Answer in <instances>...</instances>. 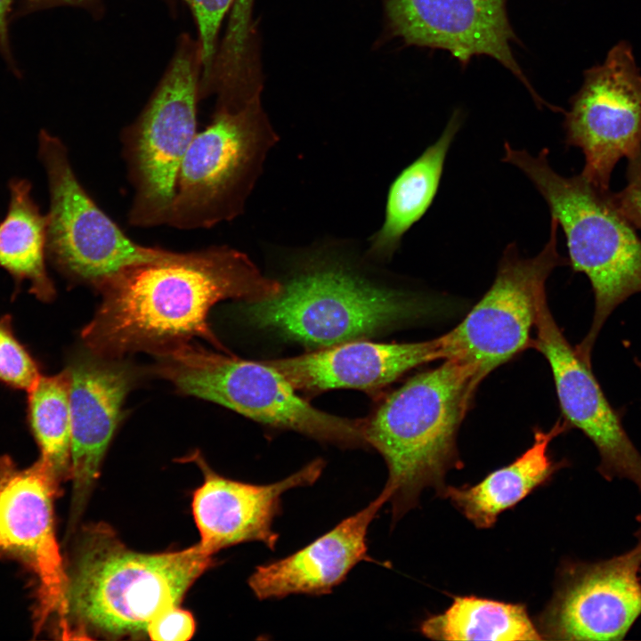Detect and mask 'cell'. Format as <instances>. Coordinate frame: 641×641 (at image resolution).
<instances>
[{
  "label": "cell",
  "mask_w": 641,
  "mask_h": 641,
  "mask_svg": "<svg viewBox=\"0 0 641 641\" xmlns=\"http://www.w3.org/2000/svg\"><path fill=\"white\" fill-rule=\"evenodd\" d=\"M282 288L246 254L228 246L134 264L96 288L101 302L81 337L85 348L108 358L134 352L155 356L194 337L229 353L208 324L210 309L225 299L266 300Z\"/></svg>",
  "instance_id": "1"
},
{
  "label": "cell",
  "mask_w": 641,
  "mask_h": 641,
  "mask_svg": "<svg viewBox=\"0 0 641 641\" xmlns=\"http://www.w3.org/2000/svg\"><path fill=\"white\" fill-rule=\"evenodd\" d=\"M198 543L180 551L143 554L126 548L107 528L85 533L66 570V639L147 635L159 613L179 605L209 567Z\"/></svg>",
  "instance_id": "2"
},
{
  "label": "cell",
  "mask_w": 641,
  "mask_h": 641,
  "mask_svg": "<svg viewBox=\"0 0 641 641\" xmlns=\"http://www.w3.org/2000/svg\"><path fill=\"white\" fill-rule=\"evenodd\" d=\"M481 382L472 366L444 359L408 379L365 418L367 445L388 469L384 488L394 522L418 505L426 488L439 495L446 474L463 467L457 436Z\"/></svg>",
  "instance_id": "3"
},
{
  "label": "cell",
  "mask_w": 641,
  "mask_h": 641,
  "mask_svg": "<svg viewBox=\"0 0 641 641\" xmlns=\"http://www.w3.org/2000/svg\"><path fill=\"white\" fill-rule=\"evenodd\" d=\"M549 150L533 156L504 144L502 160L517 167L532 183L561 226L573 271L589 280L595 299L590 328L575 350L591 366L592 351L613 312L641 293V239L622 215L609 189L581 174L565 177L548 161Z\"/></svg>",
  "instance_id": "4"
},
{
  "label": "cell",
  "mask_w": 641,
  "mask_h": 641,
  "mask_svg": "<svg viewBox=\"0 0 641 641\" xmlns=\"http://www.w3.org/2000/svg\"><path fill=\"white\" fill-rule=\"evenodd\" d=\"M257 328L312 347H329L393 328L421 314L407 293L377 286L341 264H317L283 283L277 296L244 303Z\"/></svg>",
  "instance_id": "5"
},
{
  "label": "cell",
  "mask_w": 641,
  "mask_h": 641,
  "mask_svg": "<svg viewBox=\"0 0 641 641\" xmlns=\"http://www.w3.org/2000/svg\"><path fill=\"white\" fill-rule=\"evenodd\" d=\"M155 357L152 371L184 394L320 442L344 448L367 445L364 419L341 418L316 409L264 361L219 353L191 341Z\"/></svg>",
  "instance_id": "6"
},
{
  "label": "cell",
  "mask_w": 641,
  "mask_h": 641,
  "mask_svg": "<svg viewBox=\"0 0 641 641\" xmlns=\"http://www.w3.org/2000/svg\"><path fill=\"white\" fill-rule=\"evenodd\" d=\"M197 40L182 35L162 78L137 118L120 134L133 199L130 225H167L179 170L197 134L201 78Z\"/></svg>",
  "instance_id": "7"
},
{
  "label": "cell",
  "mask_w": 641,
  "mask_h": 641,
  "mask_svg": "<svg viewBox=\"0 0 641 641\" xmlns=\"http://www.w3.org/2000/svg\"><path fill=\"white\" fill-rule=\"evenodd\" d=\"M277 141L259 96L237 111H215L182 162L167 225L207 229L241 215Z\"/></svg>",
  "instance_id": "8"
},
{
  "label": "cell",
  "mask_w": 641,
  "mask_h": 641,
  "mask_svg": "<svg viewBox=\"0 0 641 641\" xmlns=\"http://www.w3.org/2000/svg\"><path fill=\"white\" fill-rule=\"evenodd\" d=\"M39 155L50 192L47 258L70 282L97 288L127 266L183 257L184 252L131 239L81 184L63 142L45 130L39 134Z\"/></svg>",
  "instance_id": "9"
},
{
  "label": "cell",
  "mask_w": 641,
  "mask_h": 641,
  "mask_svg": "<svg viewBox=\"0 0 641 641\" xmlns=\"http://www.w3.org/2000/svg\"><path fill=\"white\" fill-rule=\"evenodd\" d=\"M557 222L551 217L549 238L533 257H523L515 243L505 248L494 281L467 316L438 337L442 360L472 366L483 378L531 347L540 296L558 266L569 264L557 248Z\"/></svg>",
  "instance_id": "10"
},
{
  "label": "cell",
  "mask_w": 641,
  "mask_h": 641,
  "mask_svg": "<svg viewBox=\"0 0 641 641\" xmlns=\"http://www.w3.org/2000/svg\"><path fill=\"white\" fill-rule=\"evenodd\" d=\"M60 483L40 458L20 468L9 456L0 457V556L20 563L35 578L34 633L55 620L63 638L67 574L53 514Z\"/></svg>",
  "instance_id": "11"
},
{
  "label": "cell",
  "mask_w": 641,
  "mask_h": 641,
  "mask_svg": "<svg viewBox=\"0 0 641 641\" xmlns=\"http://www.w3.org/2000/svg\"><path fill=\"white\" fill-rule=\"evenodd\" d=\"M570 103L564 111L565 143L582 150L581 174L609 189L617 162L641 148V73L628 42L621 41L602 64L585 70Z\"/></svg>",
  "instance_id": "12"
},
{
  "label": "cell",
  "mask_w": 641,
  "mask_h": 641,
  "mask_svg": "<svg viewBox=\"0 0 641 641\" xmlns=\"http://www.w3.org/2000/svg\"><path fill=\"white\" fill-rule=\"evenodd\" d=\"M641 615V549L572 563L537 620L543 639L621 640Z\"/></svg>",
  "instance_id": "13"
},
{
  "label": "cell",
  "mask_w": 641,
  "mask_h": 641,
  "mask_svg": "<svg viewBox=\"0 0 641 641\" xmlns=\"http://www.w3.org/2000/svg\"><path fill=\"white\" fill-rule=\"evenodd\" d=\"M531 347L548 361L559 406L570 427L581 431L596 447L597 471L606 480L627 479L641 492V454L624 429L615 410L596 380L592 366L577 353L555 320L546 293L538 301Z\"/></svg>",
  "instance_id": "14"
},
{
  "label": "cell",
  "mask_w": 641,
  "mask_h": 641,
  "mask_svg": "<svg viewBox=\"0 0 641 641\" xmlns=\"http://www.w3.org/2000/svg\"><path fill=\"white\" fill-rule=\"evenodd\" d=\"M390 35L406 45L449 52L462 66L472 58L495 59L528 89L538 107L542 100L515 61L518 39L509 22L507 0H382Z\"/></svg>",
  "instance_id": "15"
},
{
  "label": "cell",
  "mask_w": 641,
  "mask_h": 641,
  "mask_svg": "<svg viewBox=\"0 0 641 641\" xmlns=\"http://www.w3.org/2000/svg\"><path fill=\"white\" fill-rule=\"evenodd\" d=\"M67 369L70 377L72 481L68 531L71 532L99 476L137 371L121 358L103 357L87 348L73 354Z\"/></svg>",
  "instance_id": "16"
},
{
  "label": "cell",
  "mask_w": 641,
  "mask_h": 641,
  "mask_svg": "<svg viewBox=\"0 0 641 641\" xmlns=\"http://www.w3.org/2000/svg\"><path fill=\"white\" fill-rule=\"evenodd\" d=\"M204 473V482L192 499V513L200 533L199 545L210 555L243 542L256 541L274 549L279 533L273 530L285 492L312 485L325 467L316 458L278 482L253 484L217 475L201 456L192 455Z\"/></svg>",
  "instance_id": "17"
},
{
  "label": "cell",
  "mask_w": 641,
  "mask_h": 641,
  "mask_svg": "<svg viewBox=\"0 0 641 641\" xmlns=\"http://www.w3.org/2000/svg\"><path fill=\"white\" fill-rule=\"evenodd\" d=\"M385 488L364 508L342 520L333 529L296 552L256 567L248 586L260 600L290 595H324L331 592L368 554L367 533L383 505Z\"/></svg>",
  "instance_id": "18"
},
{
  "label": "cell",
  "mask_w": 641,
  "mask_h": 641,
  "mask_svg": "<svg viewBox=\"0 0 641 641\" xmlns=\"http://www.w3.org/2000/svg\"><path fill=\"white\" fill-rule=\"evenodd\" d=\"M437 360H442L438 337L400 344L357 339L264 362L296 390L319 393L337 388L374 391L411 369Z\"/></svg>",
  "instance_id": "19"
},
{
  "label": "cell",
  "mask_w": 641,
  "mask_h": 641,
  "mask_svg": "<svg viewBox=\"0 0 641 641\" xmlns=\"http://www.w3.org/2000/svg\"><path fill=\"white\" fill-rule=\"evenodd\" d=\"M569 427L557 421L549 430L536 429L533 442L510 464L491 472L474 485H445L439 493L478 529L491 528L499 515L547 483L564 466L548 452L551 441Z\"/></svg>",
  "instance_id": "20"
},
{
  "label": "cell",
  "mask_w": 641,
  "mask_h": 641,
  "mask_svg": "<svg viewBox=\"0 0 641 641\" xmlns=\"http://www.w3.org/2000/svg\"><path fill=\"white\" fill-rule=\"evenodd\" d=\"M457 110L441 136L391 184L380 229L370 238L368 254L379 260L390 259L404 234L430 207L437 193L449 149L462 124Z\"/></svg>",
  "instance_id": "21"
},
{
  "label": "cell",
  "mask_w": 641,
  "mask_h": 641,
  "mask_svg": "<svg viewBox=\"0 0 641 641\" xmlns=\"http://www.w3.org/2000/svg\"><path fill=\"white\" fill-rule=\"evenodd\" d=\"M11 199L0 223V267L15 280H28L29 291L37 299L49 302L55 296L45 260L47 258V219L33 200L31 185L26 180L10 183Z\"/></svg>",
  "instance_id": "22"
},
{
  "label": "cell",
  "mask_w": 641,
  "mask_h": 641,
  "mask_svg": "<svg viewBox=\"0 0 641 641\" xmlns=\"http://www.w3.org/2000/svg\"><path fill=\"white\" fill-rule=\"evenodd\" d=\"M420 632L434 640H543L524 604L474 596H455Z\"/></svg>",
  "instance_id": "23"
},
{
  "label": "cell",
  "mask_w": 641,
  "mask_h": 641,
  "mask_svg": "<svg viewBox=\"0 0 641 641\" xmlns=\"http://www.w3.org/2000/svg\"><path fill=\"white\" fill-rule=\"evenodd\" d=\"M70 377L69 369L41 376L28 391V420L43 460L61 482L70 475Z\"/></svg>",
  "instance_id": "24"
},
{
  "label": "cell",
  "mask_w": 641,
  "mask_h": 641,
  "mask_svg": "<svg viewBox=\"0 0 641 641\" xmlns=\"http://www.w3.org/2000/svg\"><path fill=\"white\" fill-rule=\"evenodd\" d=\"M193 14L202 65L199 94L207 87L219 46L222 23L230 13L235 0H183Z\"/></svg>",
  "instance_id": "25"
},
{
  "label": "cell",
  "mask_w": 641,
  "mask_h": 641,
  "mask_svg": "<svg viewBox=\"0 0 641 641\" xmlns=\"http://www.w3.org/2000/svg\"><path fill=\"white\" fill-rule=\"evenodd\" d=\"M38 365L16 338L11 318H0V382L29 391L41 377Z\"/></svg>",
  "instance_id": "26"
},
{
  "label": "cell",
  "mask_w": 641,
  "mask_h": 641,
  "mask_svg": "<svg viewBox=\"0 0 641 641\" xmlns=\"http://www.w3.org/2000/svg\"><path fill=\"white\" fill-rule=\"evenodd\" d=\"M195 621L191 613L179 605L171 606L150 622L147 635L154 641H186L191 638Z\"/></svg>",
  "instance_id": "27"
},
{
  "label": "cell",
  "mask_w": 641,
  "mask_h": 641,
  "mask_svg": "<svg viewBox=\"0 0 641 641\" xmlns=\"http://www.w3.org/2000/svg\"><path fill=\"white\" fill-rule=\"evenodd\" d=\"M629 159L627 184L613 199L622 215L635 227L641 230V148Z\"/></svg>",
  "instance_id": "28"
},
{
  "label": "cell",
  "mask_w": 641,
  "mask_h": 641,
  "mask_svg": "<svg viewBox=\"0 0 641 641\" xmlns=\"http://www.w3.org/2000/svg\"><path fill=\"white\" fill-rule=\"evenodd\" d=\"M102 0H20L17 16L56 6H74L88 10L95 15L101 13Z\"/></svg>",
  "instance_id": "29"
},
{
  "label": "cell",
  "mask_w": 641,
  "mask_h": 641,
  "mask_svg": "<svg viewBox=\"0 0 641 641\" xmlns=\"http://www.w3.org/2000/svg\"><path fill=\"white\" fill-rule=\"evenodd\" d=\"M13 0H0V53L6 60L9 66L18 74L16 64L13 61L10 42H9V21L12 17Z\"/></svg>",
  "instance_id": "30"
},
{
  "label": "cell",
  "mask_w": 641,
  "mask_h": 641,
  "mask_svg": "<svg viewBox=\"0 0 641 641\" xmlns=\"http://www.w3.org/2000/svg\"><path fill=\"white\" fill-rule=\"evenodd\" d=\"M637 522L638 523V528L634 533L635 538L637 539V547L641 548V515L637 517Z\"/></svg>",
  "instance_id": "31"
},
{
  "label": "cell",
  "mask_w": 641,
  "mask_h": 641,
  "mask_svg": "<svg viewBox=\"0 0 641 641\" xmlns=\"http://www.w3.org/2000/svg\"><path fill=\"white\" fill-rule=\"evenodd\" d=\"M254 0H236V4L242 8L253 6Z\"/></svg>",
  "instance_id": "32"
},
{
  "label": "cell",
  "mask_w": 641,
  "mask_h": 641,
  "mask_svg": "<svg viewBox=\"0 0 641 641\" xmlns=\"http://www.w3.org/2000/svg\"><path fill=\"white\" fill-rule=\"evenodd\" d=\"M634 361H635V364L637 365V367L638 368V369H639L640 372H641V360H639V359H637V358L635 357V358H634Z\"/></svg>",
  "instance_id": "33"
}]
</instances>
